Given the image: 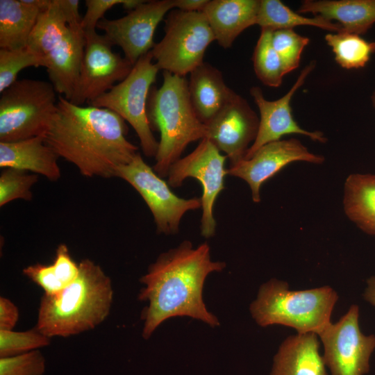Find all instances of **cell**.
Wrapping results in <instances>:
<instances>
[{"label": "cell", "instance_id": "1", "mask_svg": "<svg viewBox=\"0 0 375 375\" xmlns=\"http://www.w3.org/2000/svg\"><path fill=\"white\" fill-rule=\"evenodd\" d=\"M225 267L224 262L212 260L207 242L194 247L184 240L160 253L140 279L144 286L138 299L148 302L141 315L143 338L149 339L163 322L175 317H189L212 328L219 326L203 302V289L210 274Z\"/></svg>", "mask_w": 375, "mask_h": 375}, {"label": "cell", "instance_id": "2", "mask_svg": "<svg viewBox=\"0 0 375 375\" xmlns=\"http://www.w3.org/2000/svg\"><path fill=\"white\" fill-rule=\"evenodd\" d=\"M128 127L104 108L76 105L59 95L56 110L42 135L58 157L86 177H115L117 169L138 153L126 135Z\"/></svg>", "mask_w": 375, "mask_h": 375}, {"label": "cell", "instance_id": "3", "mask_svg": "<svg viewBox=\"0 0 375 375\" xmlns=\"http://www.w3.org/2000/svg\"><path fill=\"white\" fill-rule=\"evenodd\" d=\"M78 265V275L71 284L41 297L35 328L50 338L92 330L109 315L113 298L110 277L88 258Z\"/></svg>", "mask_w": 375, "mask_h": 375}, {"label": "cell", "instance_id": "4", "mask_svg": "<svg viewBox=\"0 0 375 375\" xmlns=\"http://www.w3.org/2000/svg\"><path fill=\"white\" fill-rule=\"evenodd\" d=\"M162 77L161 86L151 89L147 103L151 128L160 134L153 169L161 178L167 177L190 143L207 135L192 105L186 78L165 71Z\"/></svg>", "mask_w": 375, "mask_h": 375}, {"label": "cell", "instance_id": "5", "mask_svg": "<svg viewBox=\"0 0 375 375\" xmlns=\"http://www.w3.org/2000/svg\"><path fill=\"white\" fill-rule=\"evenodd\" d=\"M338 300L329 286L290 290L287 282L272 278L259 288L250 312L262 327L280 324L294 328L297 333L318 335L331 322Z\"/></svg>", "mask_w": 375, "mask_h": 375}, {"label": "cell", "instance_id": "6", "mask_svg": "<svg viewBox=\"0 0 375 375\" xmlns=\"http://www.w3.org/2000/svg\"><path fill=\"white\" fill-rule=\"evenodd\" d=\"M85 32L67 24L52 0L41 12L27 47L40 56L56 92L70 101L78 77L85 47Z\"/></svg>", "mask_w": 375, "mask_h": 375}, {"label": "cell", "instance_id": "7", "mask_svg": "<svg viewBox=\"0 0 375 375\" xmlns=\"http://www.w3.org/2000/svg\"><path fill=\"white\" fill-rule=\"evenodd\" d=\"M51 82L17 80L1 93L0 142H15L43 135L58 99Z\"/></svg>", "mask_w": 375, "mask_h": 375}, {"label": "cell", "instance_id": "8", "mask_svg": "<svg viewBox=\"0 0 375 375\" xmlns=\"http://www.w3.org/2000/svg\"><path fill=\"white\" fill-rule=\"evenodd\" d=\"M214 40L203 12L174 8L165 19L164 37L151 51L160 70L185 77L203 62L206 49Z\"/></svg>", "mask_w": 375, "mask_h": 375}, {"label": "cell", "instance_id": "9", "mask_svg": "<svg viewBox=\"0 0 375 375\" xmlns=\"http://www.w3.org/2000/svg\"><path fill=\"white\" fill-rule=\"evenodd\" d=\"M159 70L149 51L136 62L125 79L88 103L111 110L127 122L135 131L143 153L148 157H155L158 148L148 119L147 103Z\"/></svg>", "mask_w": 375, "mask_h": 375}, {"label": "cell", "instance_id": "10", "mask_svg": "<svg viewBox=\"0 0 375 375\" xmlns=\"http://www.w3.org/2000/svg\"><path fill=\"white\" fill-rule=\"evenodd\" d=\"M115 177L128 183L140 194L151 212L158 233H177L183 215L202 206L201 197L185 199L174 194L139 152L117 169Z\"/></svg>", "mask_w": 375, "mask_h": 375}, {"label": "cell", "instance_id": "11", "mask_svg": "<svg viewBox=\"0 0 375 375\" xmlns=\"http://www.w3.org/2000/svg\"><path fill=\"white\" fill-rule=\"evenodd\" d=\"M226 158L209 140L203 138L194 151L176 161L168 172L167 183L172 188L181 186L189 177L200 182L203 190L201 234L206 238L212 237L216 231L213 209L224 189V177L228 175L224 167Z\"/></svg>", "mask_w": 375, "mask_h": 375}, {"label": "cell", "instance_id": "12", "mask_svg": "<svg viewBox=\"0 0 375 375\" xmlns=\"http://www.w3.org/2000/svg\"><path fill=\"white\" fill-rule=\"evenodd\" d=\"M359 308L352 305L335 323L317 335L324 346L323 359L331 375H364L375 349V335H364L358 324Z\"/></svg>", "mask_w": 375, "mask_h": 375}, {"label": "cell", "instance_id": "13", "mask_svg": "<svg viewBox=\"0 0 375 375\" xmlns=\"http://www.w3.org/2000/svg\"><path fill=\"white\" fill-rule=\"evenodd\" d=\"M85 32V31H84ZM85 47L78 77L70 101L82 106L125 79L133 65L114 52L112 44L96 31L85 32Z\"/></svg>", "mask_w": 375, "mask_h": 375}, {"label": "cell", "instance_id": "14", "mask_svg": "<svg viewBox=\"0 0 375 375\" xmlns=\"http://www.w3.org/2000/svg\"><path fill=\"white\" fill-rule=\"evenodd\" d=\"M174 9V0L144 1L122 17L103 18L97 26L114 45L122 49L124 57L133 65L151 51L155 31L167 13Z\"/></svg>", "mask_w": 375, "mask_h": 375}, {"label": "cell", "instance_id": "15", "mask_svg": "<svg viewBox=\"0 0 375 375\" xmlns=\"http://www.w3.org/2000/svg\"><path fill=\"white\" fill-rule=\"evenodd\" d=\"M295 161L322 164L324 157L310 152L296 138L280 140L263 145L249 159L230 165L227 174L246 181L251 190L253 201L259 203L262 185Z\"/></svg>", "mask_w": 375, "mask_h": 375}, {"label": "cell", "instance_id": "16", "mask_svg": "<svg viewBox=\"0 0 375 375\" xmlns=\"http://www.w3.org/2000/svg\"><path fill=\"white\" fill-rule=\"evenodd\" d=\"M315 65V61L306 65L290 90L277 100L269 101L265 99L259 87L253 86L251 88L250 94L259 110L260 122L256 138L249 147L244 159H249L261 147L280 140L285 135L301 134L315 142H326L327 138L322 132L308 131L301 128L293 118L290 106L292 96L304 83Z\"/></svg>", "mask_w": 375, "mask_h": 375}, {"label": "cell", "instance_id": "17", "mask_svg": "<svg viewBox=\"0 0 375 375\" xmlns=\"http://www.w3.org/2000/svg\"><path fill=\"white\" fill-rule=\"evenodd\" d=\"M259 122L257 114L247 100L235 93L228 103L205 124L206 138L226 153L232 165L244 158L249 145L256 138Z\"/></svg>", "mask_w": 375, "mask_h": 375}, {"label": "cell", "instance_id": "18", "mask_svg": "<svg viewBox=\"0 0 375 375\" xmlns=\"http://www.w3.org/2000/svg\"><path fill=\"white\" fill-rule=\"evenodd\" d=\"M59 157L43 136L15 142H0V167L42 175L51 181L61 176Z\"/></svg>", "mask_w": 375, "mask_h": 375}, {"label": "cell", "instance_id": "19", "mask_svg": "<svg viewBox=\"0 0 375 375\" xmlns=\"http://www.w3.org/2000/svg\"><path fill=\"white\" fill-rule=\"evenodd\" d=\"M260 0H211L203 12L215 41L224 49L230 48L239 35L256 24Z\"/></svg>", "mask_w": 375, "mask_h": 375}, {"label": "cell", "instance_id": "20", "mask_svg": "<svg viewBox=\"0 0 375 375\" xmlns=\"http://www.w3.org/2000/svg\"><path fill=\"white\" fill-rule=\"evenodd\" d=\"M319 349L318 335L315 333L289 336L274 358L270 375H327Z\"/></svg>", "mask_w": 375, "mask_h": 375}, {"label": "cell", "instance_id": "21", "mask_svg": "<svg viewBox=\"0 0 375 375\" xmlns=\"http://www.w3.org/2000/svg\"><path fill=\"white\" fill-rule=\"evenodd\" d=\"M189 94L193 108L204 124L212 119L236 93L226 84L222 72L203 62L190 74Z\"/></svg>", "mask_w": 375, "mask_h": 375}, {"label": "cell", "instance_id": "22", "mask_svg": "<svg viewBox=\"0 0 375 375\" xmlns=\"http://www.w3.org/2000/svg\"><path fill=\"white\" fill-rule=\"evenodd\" d=\"M297 12L336 20L341 31L360 35L375 23V0H305Z\"/></svg>", "mask_w": 375, "mask_h": 375}, {"label": "cell", "instance_id": "23", "mask_svg": "<svg viewBox=\"0 0 375 375\" xmlns=\"http://www.w3.org/2000/svg\"><path fill=\"white\" fill-rule=\"evenodd\" d=\"M347 217L363 232L375 236V174H351L344 184Z\"/></svg>", "mask_w": 375, "mask_h": 375}, {"label": "cell", "instance_id": "24", "mask_svg": "<svg viewBox=\"0 0 375 375\" xmlns=\"http://www.w3.org/2000/svg\"><path fill=\"white\" fill-rule=\"evenodd\" d=\"M40 12L31 0H0V49L26 47Z\"/></svg>", "mask_w": 375, "mask_h": 375}, {"label": "cell", "instance_id": "25", "mask_svg": "<svg viewBox=\"0 0 375 375\" xmlns=\"http://www.w3.org/2000/svg\"><path fill=\"white\" fill-rule=\"evenodd\" d=\"M256 24L261 29L272 31L293 29L299 26H311L336 33L342 31V26L338 22H333L319 15L313 17L303 16L279 0H260Z\"/></svg>", "mask_w": 375, "mask_h": 375}, {"label": "cell", "instance_id": "26", "mask_svg": "<svg viewBox=\"0 0 375 375\" xmlns=\"http://www.w3.org/2000/svg\"><path fill=\"white\" fill-rule=\"evenodd\" d=\"M325 40L337 63L347 69L364 67L375 53V42L367 41L357 34L342 31L328 33Z\"/></svg>", "mask_w": 375, "mask_h": 375}, {"label": "cell", "instance_id": "27", "mask_svg": "<svg viewBox=\"0 0 375 375\" xmlns=\"http://www.w3.org/2000/svg\"><path fill=\"white\" fill-rule=\"evenodd\" d=\"M272 31L261 29L253 53L255 74L265 85L279 87L286 74L282 61L273 47Z\"/></svg>", "mask_w": 375, "mask_h": 375}, {"label": "cell", "instance_id": "28", "mask_svg": "<svg viewBox=\"0 0 375 375\" xmlns=\"http://www.w3.org/2000/svg\"><path fill=\"white\" fill-rule=\"evenodd\" d=\"M28 67H44V62L28 47L15 50L0 49V92L14 83L19 73Z\"/></svg>", "mask_w": 375, "mask_h": 375}, {"label": "cell", "instance_id": "29", "mask_svg": "<svg viewBox=\"0 0 375 375\" xmlns=\"http://www.w3.org/2000/svg\"><path fill=\"white\" fill-rule=\"evenodd\" d=\"M38 174L4 169L0 175V206L16 199L31 201V188L38 182Z\"/></svg>", "mask_w": 375, "mask_h": 375}, {"label": "cell", "instance_id": "30", "mask_svg": "<svg viewBox=\"0 0 375 375\" xmlns=\"http://www.w3.org/2000/svg\"><path fill=\"white\" fill-rule=\"evenodd\" d=\"M272 43L288 74L299 67L302 52L309 43V39L293 29H281L272 32Z\"/></svg>", "mask_w": 375, "mask_h": 375}, {"label": "cell", "instance_id": "31", "mask_svg": "<svg viewBox=\"0 0 375 375\" xmlns=\"http://www.w3.org/2000/svg\"><path fill=\"white\" fill-rule=\"evenodd\" d=\"M51 338L35 328L26 331L0 330V358L12 356L49 345Z\"/></svg>", "mask_w": 375, "mask_h": 375}, {"label": "cell", "instance_id": "32", "mask_svg": "<svg viewBox=\"0 0 375 375\" xmlns=\"http://www.w3.org/2000/svg\"><path fill=\"white\" fill-rule=\"evenodd\" d=\"M44 372L45 359L38 349L0 358V375H43Z\"/></svg>", "mask_w": 375, "mask_h": 375}, {"label": "cell", "instance_id": "33", "mask_svg": "<svg viewBox=\"0 0 375 375\" xmlns=\"http://www.w3.org/2000/svg\"><path fill=\"white\" fill-rule=\"evenodd\" d=\"M23 274L42 288L46 294L53 295L65 288L56 276L51 264L36 263L29 265L23 269Z\"/></svg>", "mask_w": 375, "mask_h": 375}, {"label": "cell", "instance_id": "34", "mask_svg": "<svg viewBox=\"0 0 375 375\" xmlns=\"http://www.w3.org/2000/svg\"><path fill=\"white\" fill-rule=\"evenodd\" d=\"M51 265L56 276L65 288L71 284L78 275L79 265L72 259L65 244H60L57 247L54 261Z\"/></svg>", "mask_w": 375, "mask_h": 375}, {"label": "cell", "instance_id": "35", "mask_svg": "<svg viewBox=\"0 0 375 375\" xmlns=\"http://www.w3.org/2000/svg\"><path fill=\"white\" fill-rule=\"evenodd\" d=\"M129 0H86V12L82 17L81 26L85 32L96 31L98 22L104 18L107 10L116 5L125 7Z\"/></svg>", "mask_w": 375, "mask_h": 375}, {"label": "cell", "instance_id": "36", "mask_svg": "<svg viewBox=\"0 0 375 375\" xmlns=\"http://www.w3.org/2000/svg\"><path fill=\"white\" fill-rule=\"evenodd\" d=\"M67 25L75 31L83 30L81 26L78 0H55ZM84 31V30H83Z\"/></svg>", "mask_w": 375, "mask_h": 375}, {"label": "cell", "instance_id": "37", "mask_svg": "<svg viewBox=\"0 0 375 375\" xmlns=\"http://www.w3.org/2000/svg\"><path fill=\"white\" fill-rule=\"evenodd\" d=\"M19 319L17 307L8 299L0 297V330H13Z\"/></svg>", "mask_w": 375, "mask_h": 375}, {"label": "cell", "instance_id": "38", "mask_svg": "<svg viewBox=\"0 0 375 375\" xmlns=\"http://www.w3.org/2000/svg\"><path fill=\"white\" fill-rule=\"evenodd\" d=\"M174 8L185 12H201L208 0H174Z\"/></svg>", "mask_w": 375, "mask_h": 375}, {"label": "cell", "instance_id": "39", "mask_svg": "<svg viewBox=\"0 0 375 375\" xmlns=\"http://www.w3.org/2000/svg\"><path fill=\"white\" fill-rule=\"evenodd\" d=\"M363 296L367 301L375 306V276L367 280V288Z\"/></svg>", "mask_w": 375, "mask_h": 375}, {"label": "cell", "instance_id": "40", "mask_svg": "<svg viewBox=\"0 0 375 375\" xmlns=\"http://www.w3.org/2000/svg\"><path fill=\"white\" fill-rule=\"evenodd\" d=\"M371 100H372V104L373 107L375 108V89L371 96Z\"/></svg>", "mask_w": 375, "mask_h": 375}]
</instances>
